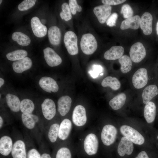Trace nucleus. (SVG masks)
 <instances>
[{"label": "nucleus", "mask_w": 158, "mask_h": 158, "mask_svg": "<svg viewBox=\"0 0 158 158\" xmlns=\"http://www.w3.org/2000/svg\"><path fill=\"white\" fill-rule=\"evenodd\" d=\"M80 46L84 54L90 55L96 50L97 43L96 38L92 34L86 33L83 35L81 37Z\"/></svg>", "instance_id": "1"}, {"label": "nucleus", "mask_w": 158, "mask_h": 158, "mask_svg": "<svg viewBox=\"0 0 158 158\" xmlns=\"http://www.w3.org/2000/svg\"><path fill=\"white\" fill-rule=\"evenodd\" d=\"M121 134L133 143L141 145L144 142L145 139L142 135L138 131L126 125L122 126L120 128Z\"/></svg>", "instance_id": "2"}, {"label": "nucleus", "mask_w": 158, "mask_h": 158, "mask_svg": "<svg viewBox=\"0 0 158 158\" xmlns=\"http://www.w3.org/2000/svg\"><path fill=\"white\" fill-rule=\"evenodd\" d=\"M77 41V35L74 32L68 31L65 33L64 42L65 47L70 54L74 55L78 53Z\"/></svg>", "instance_id": "3"}, {"label": "nucleus", "mask_w": 158, "mask_h": 158, "mask_svg": "<svg viewBox=\"0 0 158 158\" xmlns=\"http://www.w3.org/2000/svg\"><path fill=\"white\" fill-rule=\"evenodd\" d=\"M117 134V130L113 126L108 124L103 127L101 134V138L103 143L109 146L115 142Z\"/></svg>", "instance_id": "4"}, {"label": "nucleus", "mask_w": 158, "mask_h": 158, "mask_svg": "<svg viewBox=\"0 0 158 158\" xmlns=\"http://www.w3.org/2000/svg\"><path fill=\"white\" fill-rule=\"evenodd\" d=\"M129 54L131 60L135 63H139L145 57L146 50L141 43L137 42L131 47Z\"/></svg>", "instance_id": "5"}, {"label": "nucleus", "mask_w": 158, "mask_h": 158, "mask_svg": "<svg viewBox=\"0 0 158 158\" xmlns=\"http://www.w3.org/2000/svg\"><path fill=\"white\" fill-rule=\"evenodd\" d=\"M98 140L96 135L93 133L88 135L85 138L84 146L85 152L89 155L95 154L98 147Z\"/></svg>", "instance_id": "6"}, {"label": "nucleus", "mask_w": 158, "mask_h": 158, "mask_svg": "<svg viewBox=\"0 0 158 158\" xmlns=\"http://www.w3.org/2000/svg\"><path fill=\"white\" fill-rule=\"evenodd\" d=\"M132 83L135 88L140 89L144 87L147 83L148 75L146 69L141 68L137 71L132 77Z\"/></svg>", "instance_id": "7"}, {"label": "nucleus", "mask_w": 158, "mask_h": 158, "mask_svg": "<svg viewBox=\"0 0 158 158\" xmlns=\"http://www.w3.org/2000/svg\"><path fill=\"white\" fill-rule=\"evenodd\" d=\"M72 118L73 123L76 126H81L84 125L87 120L85 107L80 105L76 106L73 111Z\"/></svg>", "instance_id": "8"}, {"label": "nucleus", "mask_w": 158, "mask_h": 158, "mask_svg": "<svg viewBox=\"0 0 158 158\" xmlns=\"http://www.w3.org/2000/svg\"><path fill=\"white\" fill-rule=\"evenodd\" d=\"M111 7L109 5L103 4L95 7L93 12L99 22L104 23L111 14Z\"/></svg>", "instance_id": "9"}, {"label": "nucleus", "mask_w": 158, "mask_h": 158, "mask_svg": "<svg viewBox=\"0 0 158 158\" xmlns=\"http://www.w3.org/2000/svg\"><path fill=\"white\" fill-rule=\"evenodd\" d=\"M43 52L45 60L49 66H56L61 63V58L52 48L47 47L44 49Z\"/></svg>", "instance_id": "10"}, {"label": "nucleus", "mask_w": 158, "mask_h": 158, "mask_svg": "<svg viewBox=\"0 0 158 158\" xmlns=\"http://www.w3.org/2000/svg\"><path fill=\"white\" fill-rule=\"evenodd\" d=\"M43 114L45 118L50 120L56 114V106L54 101L51 99H45L41 104Z\"/></svg>", "instance_id": "11"}, {"label": "nucleus", "mask_w": 158, "mask_h": 158, "mask_svg": "<svg viewBox=\"0 0 158 158\" xmlns=\"http://www.w3.org/2000/svg\"><path fill=\"white\" fill-rule=\"evenodd\" d=\"M39 85L45 91L49 93L56 92L59 90V86L56 81L52 78L47 76L41 78L39 80Z\"/></svg>", "instance_id": "12"}, {"label": "nucleus", "mask_w": 158, "mask_h": 158, "mask_svg": "<svg viewBox=\"0 0 158 158\" xmlns=\"http://www.w3.org/2000/svg\"><path fill=\"white\" fill-rule=\"evenodd\" d=\"M11 154L13 158H27V152L23 141L18 140L14 142Z\"/></svg>", "instance_id": "13"}, {"label": "nucleus", "mask_w": 158, "mask_h": 158, "mask_svg": "<svg viewBox=\"0 0 158 158\" xmlns=\"http://www.w3.org/2000/svg\"><path fill=\"white\" fill-rule=\"evenodd\" d=\"M152 16L149 12H145L141 17L140 27L144 34L150 35L152 32Z\"/></svg>", "instance_id": "14"}, {"label": "nucleus", "mask_w": 158, "mask_h": 158, "mask_svg": "<svg viewBox=\"0 0 158 158\" xmlns=\"http://www.w3.org/2000/svg\"><path fill=\"white\" fill-rule=\"evenodd\" d=\"M31 25L33 33L36 37H42L46 35L47 28L42 23L37 17H34L32 18Z\"/></svg>", "instance_id": "15"}, {"label": "nucleus", "mask_w": 158, "mask_h": 158, "mask_svg": "<svg viewBox=\"0 0 158 158\" xmlns=\"http://www.w3.org/2000/svg\"><path fill=\"white\" fill-rule=\"evenodd\" d=\"M133 150V143L126 137H122L117 149L119 155L121 157L123 156L126 154L130 155L132 153Z\"/></svg>", "instance_id": "16"}, {"label": "nucleus", "mask_w": 158, "mask_h": 158, "mask_svg": "<svg viewBox=\"0 0 158 158\" xmlns=\"http://www.w3.org/2000/svg\"><path fill=\"white\" fill-rule=\"evenodd\" d=\"M32 64L31 59L28 57H26L14 61L13 63L12 67L14 72L17 73H21L29 69L31 67Z\"/></svg>", "instance_id": "17"}, {"label": "nucleus", "mask_w": 158, "mask_h": 158, "mask_svg": "<svg viewBox=\"0 0 158 158\" xmlns=\"http://www.w3.org/2000/svg\"><path fill=\"white\" fill-rule=\"evenodd\" d=\"M72 100L68 96H63L60 97L57 102L58 111L62 116H65L71 108Z\"/></svg>", "instance_id": "18"}, {"label": "nucleus", "mask_w": 158, "mask_h": 158, "mask_svg": "<svg viewBox=\"0 0 158 158\" xmlns=\"http://www.w3.org/2000/svg\"><path fill=\"white\" fill-rule=\"evenodd\" d=\"M11 138L7 135H4L0 139V153L4 156H7L11 153L13 146Z\"/></svg>", "instance_id": "19"}, {"label": "nucleus", "mask_w": 158, "mask_h": 158, "mask_svg": "<svg viewBox=\"0 0 158 158\" xmlns=\"http://www.w3.org/2000/svg\"><path fill=\"white\" fill-rule=\"evenodd\" d=\"M124 52V49L122 46H114L104 53V57L107 60H116L121 57Z\"/></svg>", "instance_id": "20"}, {"label": "nucleus", "mask_w": 158, "mask_h": 158, "mask_svg": "<svg viewBox=\"0 0 158 158\" xmlns=\"http://www.w3.org/2000/svg\"><path fill=\"white\" fill-rule=\"evenodd\" d=\"M140 19L141 18L138 15L128 18L122 22L121 29L122 30L129 28L137 30L140 27Z\"/></svg>", "instance_id": "21"}, {"label": "nucleus", "mask_w": 158, "mask_h": 158, "mask_svg": "<svg viewBox=\"0 0 158 158\" xmlns=\"http://www.w3.org/2000/svg\"><path fill=\"white\" fill-rule=\"evenodd\" d=\"M72 127L71 121L68 118L64 119L59 125V138L62 140L66 139L69 135Z\"/></svg>", "instance_id": "22"}, {"label": "nucleus", "mask_w": 158, "mask_h": 158, "mask_svg": "<svg viewBox=\"0 0 158 158\" xmlns=\"http://www.w3.org/2000/svg\"><path fill=\"white\" fill-rule=\"evenodd\" d=\"M158 94V89L156 85H151L147 86L143 90L142 95L143 103L146 104Z\"/></svg>", "instance_id": "23"}, {"label": "nucleus", "mask_w": 158, "mask_h": 158, "mask_svg": "<svg viewBox=\"0 0 158 158\" xmlns=\"http://www.w3.org/2000/svg\"><path fill=\"white\" fill-rule=\"evenodd\" d=\"M21 120L24 125L28 129L31 130L34 128L36 124L39 121L37 116L32 114L22 113Z\"/></svg>", "instance_id": "24"}, {"label": "nucleus", "mask_w": 158, "mask_h": 158, "mask_svg": "<svg viewBox=\"0 0 158 158\" xmlns=\"http://www.w3.org/2000/svg\"><path fill=\"white\" fill-rule=\"evenodd\" d=\"M156 108L155 104L152 102H149L145 106L144 116L148 123H151L154 120L156 114Z\"/></svg>", "instance_id": "25"}, {"label": "nucleus", "mask_w": 158, "mask_h": 158, "mask_svg": "<svg viewBox=\"0 0 158 158\" xmlns=\"http://www.w3.org/2000/svg\"><path fill=\"white\" fill-rule=\"evenodd\" d=\"M48 36L51 44L55 46L59 44L61 35L60 29L58 27L55 26L50 27L48 30Z\"/></svg>", "instance_id": "26"}, {"label": "nucleus", "mask_w": 158, "mask_h": 158, "mask_svg": "<svg viewBox=\"0 0 158 158\" xmlns=\"http://www.w3.org/2000/svg\"><path fill=\"white\" fill-rule=\"evenodd\" d=\"M6 99L7 104L11 111L14 112L19 111L21 102L16 96L8 93L6 95Z\"/></svg>", "instance_id": "27"}, {"label": "nucleus", "mask_w": 158, "mask_h": 158, "mask_svg": "<svg viewBox=\"0 0 158 158\" xmlns=\"http://www.w3.org/2000/svg\"><path fill=\"white\" fill-rule=\"evenodd\" d=\"M126 99V95L123 93L117 95L111 99L109 105L114 110L121 109L124 104Z\"/></svg>", "instance_id": "28"}, {"label": "nucleus", "mask_w": 158, "mask_h": 158, "mask_svg": "<svg viewBox=\"0 0 158 158\" xmlns=\"http://www.w3.org/2000/svg\"><path fill=\"white\" fill-rule=\"evenodd\" d=\"M12 38L19 44L22 46H28L31 42L30 38L26 35L20 32H13L12 35Z\"/></svg>", "instance_id": "29"}, {"label": "nucleus", "mask_w": 158, "mask_h": 158, "mask_svg": "<svg viewBox=\"0 0 158 158\" xmlns=\"http://www.w3.org/2000/svg\"><path fill=\"white\" fill-rule=\"evenodd\" d=\"M102 86L104 87H109L112 90H116L120 87L121 83L118 80L116 77L111 76L105 78L101 83Z\"/></svg>", "instance_id": "30"}, {"label": "nucleus", "mask_w": 158, "mask_h": 158, "mask_svg": "<svg viewBox=\"0 0 158 158\" xmlns=\"http://www.w3.org/2000/svg\"><path fill=\"white\" fill-rule=\"evenodd\" d=\"M121 64V71L123 73H126L129 72L131 69L132 62L129 56L124 55L118 59Z\"/></svg>", "instance_id": "31"}, {"label": "nucleus", "mask_w": 158, "mask_h": 158, "mask_svg": "<svg viewBox=\"0 0 158 158\" xmlns=\"http://www.w3.org/2000/svg\"><path fill=\"white\" fill-rule=\"evenodd\" d=\"M34 109V104L30 99H25L21 101L20 110L22 113L32 114Z\"/></svg>", "instance_id": "32"}, {"label": "nucleus", "mask_w": 158, "mask_h": 158, "mask_svg": "<svg viewBox=\"0 0 158 158\" xmlns=\"http://www.w3.org/2000/svg\"><path fill=\"white\" fill-rule=\"evenodd\" d=\"M27 51L24 50H17L7 54V59L11 61H16L22 59L27 55Z\"/></svg>", "instance_id": "33"}, {"label": "nucleus", "mask_w": 158, "mask_h": 158, "mask_svg": "<svg viewBox=\"0 0 158 158\" xmlns=\"http://www.w3.org/2000/svg\"><path fill=\"white\" fill-rule=\"evenodd\" d=\"M59 125L57 123L52 124L50 127L48 132V137L52 142H55L59 135Z\"/></svg>", "instance_id": "34"}, {"label": "nucleus", "mask_w": 158, "mask_h": 158, "mask_svg": "<svg viewBox=\"0 0 158 158\" xmlns=\"http://www.w3.org/2000/svg\"><path fill=\"white\" fill-rule=\"evenodd\" d=\"M62 11L60 13V16L62 19L66 21H68L71 19L72 18L69 4L66 3H63L61 6Z\"/></svg>", "instance_id": "35"}, {"label": "nucleus", "mask_w": 158, "mask_h": 158, "mask_svg": "<svg viewBox=\"0 0 158 158\" xmlns=\"http://www.w3.org/2000/svg\"><path fill=\"white\" fill-rule=\"evenodd\" d=\"M36 0H25L18 5V9L21 11L28 10L33 7L35 4Z\"/></svg>", "instance_id": "36"}, {"label": "nucleus", "mask_w": 158, "mask_h": 158, "mask_svg": "<svg viewBox=\"0 0 158 158\" xmlns=\"http://www.w3.org/2000/svg\"><path fill=\"white\" fill-rule=\"evenodd\" d=\"M55 158H71V151L67 147H61L58 150Z\"/></svg>", "instance_id": "37"}, {"label": "nucleus", "mask_w": 158, "mask_h": 158, "mask_svg": "<svg viewBox=\"0 0 158 158\" xmlns=\"http://www.w3.org/2000/svg\"><path fill=\"white\" fill-rule=\"evenodd\" d=\"M123 17L125 18H127L133 16V11L130 6L127 4L123 5L121 11Z\"/></svg>", "instance_id": "38"}, {"label": "nucleus", "mask_w": 158, "mask_h": 158, "mask_svg": "<svg viewBox=\"0 0 158 158\" xmlns=\"http://www.w3.org/2000/svg\"><path fill=\"white\" fill-rule=\"evenodd\" d=\"M69 6L72 14L75 15L77 11L80 12L82 8L81 6L78 5L76 0H70L69 1Z\"/></svg>", "instance_id": "39"}, {"label": "nucleus", "mask_w": 158, "mask_h": 158, "mask_svg": "<svg viewBox=\"0 0 158 158\" xmlns=\"http://www.w3.org/2000/svg\"><path fill=\"white\" fill-rule=\"evenodd\" d=\"M102 71L103 68L101 66L94 64L92 66V70L89 71L88 73L92 77L95 78H97Z\"/></svg>", "instance_id": "40"}, {"label": "nucleus", "mask_w": 158, "mask_h": 158, "mask_svg": "<svg viewBox=\"0 0 158 158\" xmlns=\"http://www.w3.org/2000/svg\"><path fill=\"white\" fill-rule=\"evenodd\" d=\"M27 152V158H41V154L36 149L32 148Z\"/></svg>", "instance_id": "41"}, {"label": "nucleus", "mask_w": 158, "mask_h": 158, "mask_svg": "<svg viewBox=\"0 0 158 158\" xmlns=\"http://www.w3.org/2000/svg\"><path fill=\"white\" fill-rule=\"evenodd\" d=\"M118 15L116 13H113L107 20L106 23L107 25L109 27L115 26Z\"/></svg>", "instance_id": "42"}, {"label": "nucleus", "mask_w": 158, "mask_h": 158, "mask_svg": "<svg viewBox=\"0 0 158 158\" xmlns=\"http://www.w3.org/2000/svg\"><path fill=\"white\" fill-rule=\"evenodd\" d=\"M126 1V0H102V2L104 4L110 6L121 4Z\"/></svg>", "instance_id": "43"}, {"label": "nucleus", "mask_w": 158, "mask_h": 158, "mask_svg": "<svg viewBox=\"0 0 158 158\" xmlns=\"http://www.w3.org/2000/svg\"><path fill=\"white\" fill-rule=\"evenodd\" d=\"M135 158H149L147 153L145 151L140 152Z\"/></svg>", "instance_id": "44"}, {"label": "nucleus", "mask_w": 158, "mask_h": 158, "mask_svg": "<svg viewBox=\"0 0 158 158\" xmlns=\"http://www.w3.org/2000/svg\"><path fill=\"white\" fill-rule=\"evenodd\" d=\"M41 158H52L51 155L48 153L43 152L41 154Z\"/></svg>", "instance_id": "45"}, {"label": "nucleus", "mask_w": 158, "mask_h": 158, "mask_svg": "<svg viewBox=\"0 0 158 158\" xmlns=\"http://www.w3.org/2000/svg\"><path fill=\"white\" fill-rule=\"evenodd\" d=\"M4 123V120L3 118L1 116H0V128H2Z\"/></svg>", "instance_id": "46"}, {"label": "nucleus", "mask_w": 158, "mask_h": 158, "mask_svg": "<svg viewBox=\"0 0 158 158\" xmlns=\"http://www.w3.org/2000/svg\"><path fill=\"white\" fill-rule=\"evenodd\" d=\"M4 80L1 78H0V87H1V86L4 84Z\"/></svg>", "instance_id": "47"}, {"label": "nucleus", "mask_w": 158, "mask_h": 158, "mask_svg": "<svg viewBox=\"0 0 158 158\" xmlns=\"http://www.w3.org/2000/svg\"><path fill=\"white\" fill-rule=\"evenodd\" d=\"M156 32L157 35H158V20L157 23L156 25Z\"/></svg>", "instance_id": "48"}, {"label": "nucleus", "mask_w": 158, "mask_h": 158, "mask_svg": "<svg viewBox=\"0 0 158 158\" xmlns=\"http://www.w3.org/2000/svg\"><path fill=\"white\" fill-rule=\"evenodd\" d=\"M2 0H0V4H1V3L2 2Z\"/></svg>", "instance_id": "49"}, {"label": "nucleus", "mask_w": 158, "mask_h": 158, "mask_svg": "<svg viewBox=\"0 0 158 158\" xmlns=\"http://www.w3.org/2000/svg\"><path fill=\"white\" fill-rule=\"evenodd\" d=\"M103 73H101L100 74V75H103Z\"/></svg>", "instance_id": "50"}, {"label": "nucleus", "mask_w": 158, "mask_h": 158, "mask_svg": "<svg viewBox=\"0 0 158 158\" xmlns=\"http://www.w3.org/2000/svg\"><path fill=\"white\" fill-rule=\"evenodd\" d=\"M0 98L1 97V95L0 94Z\"/></svg>", "instance_id": "51"}, {"label": "nucleus", "mask_w": 158, "mask_h": 158, "mask_svg": "<svg viewBox=\"0 0 158 158\" xmlns=\"http://www.w3.org/2000/svg\"><path fill=\"white\" fill-rule=\"evenodd\" d=\"M157 138H158V136H157Z\"/></svg>", "instance_id": "52"}]
</instances>
